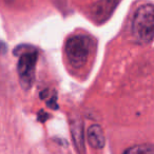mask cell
I'll return each mask as SVG.
<instances>
[{
    "mask_svg": "<svg viewBox=\"0 0 154 154\" xmlns=\"http://www.w3.org/2000/svg\"><path fill=\"white\" fill-rule=\"evenodd\" d=\"M118 0H100L94 7V17L98 21H105L116 8Z\"/></svg>",
    "mask_w": 154,
    "mask_h": 154,
    "instance_id": "4",
    "label": "cell"
},
{
    "mask_svg": "<svg viewBox=\"0 0 154 154\" xmlns=\"http://www.w3.org/2000/svg\"><path fill=\"white\" fill-rule=\"evenodd\" d=\"M93 50V40L87 35H74L66 43V55L69 63L79 69L87 63Z\"/></svg>",
    "mask_w": 154,
    "mask_h": 154,
    "instance_id": "2",
    "label": "cell"
},
{
    "mask_svg": "<svg viewBox=\"0 0 154 154\" xmlns=\"http://www.w3.org/2000/svg\"><path fill=\"white\" fill-rule=\"evenodd\" d=\"M71 132H72L73 141L75 148L78 152H85V137H84V126L79 118H74L70 122Z\"/></svg>",
    "mask_w": 154,
    "mask_h": 154,
    "instance_id": "5",
    "label": "cell"
},
{
    "mask_svg": "<svg viewBox=\"0 0 154 154\" xmlns=\"http://www.w3.org/2000/svg\"><path fill=\"white\" fill-rule=\"evenodd\" d=\"M132 36L140 45H148L154 39V5L146 3L137 8L132 19Z\"/></svg>",
    "mask_w": 154,
    "mask_h": 154,
    "instance_id": "1",
    "label": "cell"
},
{
    "mask_svg": "<svg viewBox=\"0 0 154 154\" xmlns=\"http://www.w3.org/2000/svg\"><path fill=\"white\" fill-rule=\"evenodd\" d=\"M37 58H38V53L33 49H26V51L20 54L17 66L18 75L22 87L26 90L32 87L34 82Z\"/></svg>",
    "mask_w": 154,
    "mask_h": 154,
    "instance_id": "3",
    "label": "cell"
},
{
    "mask_svg": "<svg viewBox=\"0 0 154 154\" xmlns=\"http://www.w3.org/2000/svg\"><path fill=\"white\" fill-rule=\"evenodd\" d=\"M125 153L128 154H154L153 145H138L125 150Z\"/></svg>",
    "mask_w": 154,
    "mask_h": 154,
    "instance_id": "7",
    "label": "cell"
},
{
    "mask_svg": "<svg viewBox=\"0 0 154 154\" xmlns=\"http://www.w3.org/2000/svg\"><path fill=\"white\" fill-rule=\"evenodd\" d=\"M87 139H88L89 145L94 149H103L105 147V135H103V131L101 127L98 125H93L88 129Z\"/></svg>",
    "mask_w": 154,
    "mask_h": 154,
    "instance_id": "6",
    "label": "cell"
}]
</instances>
